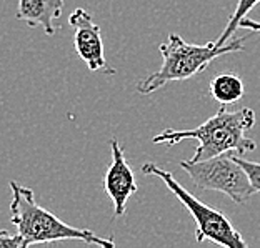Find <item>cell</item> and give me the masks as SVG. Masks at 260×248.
<instances>
[{
    "label": "cell",
    "instance_id": "1",
    "mask_svg": "<svg viewBox=\"0 0 260 248\" xmlns=\"http://www.w3.org/2000/svg\"><path fill=\"white\" fill-rule=\"evenodd\" d=\"M255 125V112L249 107L227 110L222 105L214 117L205 120L197 128L188 130H164L155 135L152 141L155 145H177L184 140L199 141L195 155L190 160H205L222 153H244L253 152L257 144L247 137V132Z\"/></svg>",
    "mask_w": 260,
    "mask_h": 248
},
{
    "label": "cell",
    "instance_id": "2",
    "mask_svg": "<svg viewBox=\"0 0 260 248\" xmlns=\"http://www.w3.org/2000/svg\"><path fill=\"white\" fill-rule=\"evenodd\" d=\"M10 220L22 238V248L40 243H55L60 240H80L102 248L115 245L114 240L99 237L90 230L70 227L49 210L42 208L35 202L32 188L23 187L19 182H10Z\"/></svg>",
    "mask_w": 260,
    "mask_h": 248
},
{
    "label": "cell",
    "instance_id": "3",
    "mask_svg": "<svg viewBox=\"0 0 260 248\" xmlns=\"http://www.w3.org/2000/svg\"><path fill=\"white\" fill-rule=\"evenodd\" d=\"M244 44L245 39H234L220 47H217L215 42L195 45L185 42L179 33H170L167 42L158 45L162 55L160 68L147 79L140 80L137 84V90L144 95H149L170 82L192 79L193 75L205 72L215 58L235 54V52H244Z\"/></svg>",
    "mask_w": 260,
    "mask_h": 248
},
{
    "label": "cell",
    "instance_id": "4",
    "mask_svg": "<svg viewBox=\"0 0 260 248\" xmlns=\"http://www.w3.org/2000/svg\"><path fill=\"white\" fill-rule=\"evenodd\" d=\"M140 172L142 175L158 176L165 184V187L179 198V202L184 205V208L188 210V214L193 218L195 240L199 243L209 240L212 243L227 248H247V241L242 238L240 232L232 225V222L214 206L200 202L195 195H192L187 188H184L177 182L172 172H169V170L158 167V165L152 162L142 165Z\"/></svg>",
    "mask_w": 260,
    "mask_h": 248
},
{
    "label": "cell",
    "instance_id": "5",
    "mask_svg": "<svg viewBox=\"0 0 260 248\" xmlns=\"http://www.w3.org/2000/svg\"><path fill=\"white\" fill-rule=\"evenodd\" d=\"M180 167L197 188L220 192L235 203H245L255 195L249 176L234 158L232 152L205 160H184Z\"/></svg>",
    "mask_w": 260,
    "mask_h": 248
},
{
    "label": "cell",
    "instance_id": "6",
    "mask_svg": "<svg viewBox=\"0 0 260 248\" xmlns=\"http://www.w3.org/2000/svg\"><path fill=\"white\" fill-rule=\"evenodd\" d=\"M70 27L74 28V47L87 68L92 72H104L114 75L115 68H110L104 55L102 30L93 22L92 15L85 9H75L69 17Z\"/></svg>",
    "mask_w": 260,
    "mask_h": 248
},
{
    "label": "cell",
    "instance_id": "7",
    "mask_svg": "<svg viewBox=\"0 0 260 248\" xmlns=\"http://www.w3.org/2000/svg\"><path fill=\"white\" fill-rule=\"evenodd\" d=\"M112 163L109 165L104 176V190L114 203V218H119L125 214L127 202L134 193H137V184L132 167L125 160L122 147L117 138L110 140Z\"/></svg>",
    "mask_w": 260,
    "mask_h": 248
},
{
    "label": "cell",
    "instance_id": "8",
    "mask_svg": "<svg viewBox=\"0 0 260 248\" xmlns=\"http://www.w3.org/2000/svg\"><path fill=\"white\" fill-rule=\"evenodd\" d=\"M65 0H19L17 19L25 22L28 27L40 25L45 35H54L57 20L62 17Z\"/></svg>",
    "mask_w": 260,
    "mask_h": 248
},
{
    "label": "cell",
    "instance_id": "9",
    "mask_svg": "<svg viewBox=\"0 0 260 248\" xmlns=\"http://www.w3.org/2000/svg\"><path fill=\"white\" fill-rule=\"evenodd\" d=\"M209 92L220 105H232L244 97L245 87L237 74L220 72L212 79Z\"/></svg>",
    "mask_w": 260,
    "mask_h": 248
},
{
    "label": "cell",
    "instance_id": "10",
    "mask_svg": "<svg viewBox=\"0 0 260 248\" xmlns=\"http://www.w3.org/2000/svg\"><path fill=\"white\" fill-rule=\"evenodd\" d=\"M257 4H260V0H239L237 2V7H235V10H234V14L230 15V19H229V22H227V25H225V28L222 30V33L218 35V39L215 40V45L217 47H220V45H223V44H227L229 40H230V37L237 32V28H239V23H240V20L244 19V17H247V14L255 7Z\"/></svg>",
    "mask_w": 260,
    "mask_h": 248
},
{
    "label": "cell",
    "instance_id": "11",
    "mask_svg": "<svg viewBox=\"0 0 260 248\" xmlns=\"http://www.w3.org/2000/svg\"><path fill=\"white\" fill-rule=\"evenodd\" d=\"M234 158L237 160V163L244 168V172L249 176V182L253 188V192L260 193V163L257 162H250V160H245V158L239 157L237 153H234Z\"/></svg>",
    "mask_w": 260,
    "mask_h": 248
},
{
    "label": "cell",
    "instance_id": "12",
    "mask_svg": "<svg viewBox=\"0 0 260 248\" xmlns=\"http://www.w3.org/2000/svg\"><path fill=\"white\" fill-rule=\"evenodd\" d=\"M0 248H22V238L19 233H10L7 230H0Z\"/></svg>",
    "mask_w": 260,
    "mask_h": 248
},
{
    "label": "cell",
    "instance_id": "13",
    "mask_svg": "<svg viewBox=\"0 0 260 248\" xmlns=\"http://www.w3.org/2000/svg\"><path fill=\"white\" fill-rule=\"evenodd\" d=\"M239 28H245V30L260 33V22L250 20V19H247V17H244V19H242L240 23H239Z\"/></svg>",
    "mask_w": 260,
    "mask_h": 248
}]
</instances>
